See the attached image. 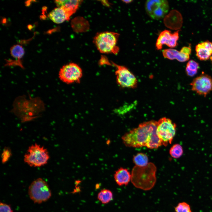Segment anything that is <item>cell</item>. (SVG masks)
Masks as SVG:
<instances>
[{
  "label": "cell",
  "instance_id": "obj_1",
  "mask_svg": "<svg viewBox=\"0 0 212 212\" xmlns=\"http://www.w3.org/2000/svg\"><path fill=\"white\" fill-rule=\"evenodd\" d=\"M157 124V121L154 120L140 123L122 136L123 143L129 147L158 148L163 145L156 133Z\"/></svg>",
  "mask_w": 212,
  "mask_h": 212
},
{
  "label": "cell",
  "instance_id": "obj_2",
  "mask_svg": "<svg viewBox=\"0 0 212 212\" xmlns=\"http://www.w3.org/2000/svg\"><path fill=\"white\" fill-rule=\"evenodd\" d=\"M157 168L152 163L144 167L135 166L133 168L131 181L136 188L144 191L152 189L156 182Z\"/></svg>",
  "mask_w": 212,
  "mask_h": 212
},
{
  "label": "cell",
  "instance_id": "obj_3",
  "mask_svg": "<svg viewBox=\"0 0 212 212\" xmlns=\"http://www.w3.org/2000/svg\"><path fill=\"white\" fill-rule=\"evenodd\" d=\"M119 34L112 32L97 34L94 39V43L99 51L102 53L117 54L119 50L117 46Z\"/></svg>",
  "mask_w": 212,
  "mask_h": 212
},
{
  "label": "cell",
  "instance_id": "obj_4",
  "mask_svg": "<svg viewBox=\"0 0 212 212\" xmlns=\"http://www.w3.org/2000/svg\"><path fill=\"white\" fill-rule=\"evenodd\" d=\"M49 158L47 149L36 143L29 147L24 160L30 167H40L46 164Z\"/></svg>",
  "mask_w": 212,
  "mask_h": 212
},
{
  "label": "cell",
  "instance_id": "obj_5",
  "mask_svg": "<svg viewBox=\"0 0 212 212\" xmlns=\"http://www.w3.org/2000/svg\"><path fill=\"white\" fill-rule=\"evenodd\" d=\"M28 193L30 199L35 203L40 204L48 200L52 196L47 183L41 178L33 181L29 185Z\"/></svg>",
  "mask_w": 212,
  "mask_h": 212
},
{
  "label": "cell",
  "instance_id": "obj_6",
  "mask_svg": "<svg viewBox=\"0 0 212 212\" xmlns=\"http://www.w3.org/2000/svg\"><path fill=\"white\" fill-rule=\"evenodd\" d=\"M176 127L175 123L168 118L162 117L157 121L156 133L164 146L171 143L175 134Z\"/></svg>",
  "mask_w": 212,
  "mask_h": 212
},
{
  "label": "cell",
  "instance_id": "obj_7",
  "mask_svg": "<svg viewBox=\"0 0 212 212\" xmlns=\"http://www.w3.org/2000/svg\"><path fill=\"white\" fill-rule=\"evenodd\" d=\"M147 14L152 19L159 20L163 19L168 13L169 6L166 0H148L145 4Z\"/></svg>",
  "mask_w": 212,
  "mask_h": 212
},
{
  "label": "cell",
  "instance_id": "obj_8",
  "mask_svg": "<svg viewBox=\"0 0 212 212\" xmlns=\"http://www.w3.org/2000/svg\"><path fill=\"white\" fill-rule=\"evenodd\" d=\"M83 74L81 68L76 63L71 62L63 66L60 69L59 77L63 82L70 84L79 83Z\"/></svg>",
  "mask_w": 212,
  "mask_h": 212
},
{
  "label": "cell",
  "instance_id": "obj_9",
  "mask_svg": "<svg viewBox=\"0 0 212 212\" xmlns=\"http://www.w3.org/2000/svg\"><path fill=\"white\" fill-rule=\"evenodd\" d=\"M112 64L116 68L115 74L116 82L119 85L122 87L132 88L137 87V79L128 68L113 62Z\"/></svg>",
  "mask_w": 212,
  "mask_h": 212
},
{
  "label": "cell",
  "instance_id": "obj_10",
  "mask_svg": "<svg viewBox=\"0 0 212 212\" xmlns=\"http://www.w3.org/2000/svg\"><path fill=\"white\" fill-rule=\"evenodd\" d=\"M190 85L192 90L205 97L212 91V77L203 73L195 78Z\"/></svg>",
  "mask_w": 212,
  "mask_h": 212
},
{
  "label": "cell",
  "instance_id": "obj_11",
  "mask_svg": "<svg viewBox=\"0 0 212 212\" xmlns=\"http://www.w3.org/2000/svg\"><path fill=\"white\" fill-rule=\"evenodd\" d=\"M179 31L172 33L169 30H165L161 32L156 42V49L161 50L163 45H166L171 48L176 47L178 44Z\"/></svg>",
  "mask_w": 212,
  "mask_h": 212
},
{
  "label": "cell",
  "instance_id": "obj_12",
  "mask_svg": "<svg viewBox=\"0 0 212 212\" xmlns=\"http://www.w3.org/2000/svg\"><path fill=\"white\" fill-rule=\"evenodd\" d=\"M191 53V47H183L180 51L173 48L164 49L162 51L163 57L170 60L176 59L180 62L188 61Z\"/></svg>",
  "mask_w": 212,
  "mask_h": 212
},
{
  "label": "cell",
  "instance_id": "obj_13",
  "mask_svg": "<svg viewBox=\"0 0 212 212\" xmlns=\"http://www.w3.org/2000/svg\"><path fill=\"white\" fill-rule=\"evenodd\" d=\"M163 22L167 28L178 30L181 27L183 19L181 14L177 10H171L163 18Z\"/></svg>",
  "mask_w": 212,
  "mask_h": 212
},
{
  "label": "cell",
  "instance_id": "obj_14",
  "mask_svg": "<svg viewBox=\"0 0 212 212\" xmlns=\"http://www.w3.org/2000/svg\"><path fill=\"white\" fill-rule=\"evenodd\" d=\"M75 12L72 9L64 7H57L49 13L48 16L54 23L61 24L69 20L71 16Z\"/></svg>",
  "mask_w": 212,
  "mask_h": 212
},
{
  "label": "cell",
  "instance_id": "obj_15",
  "mask_svg": "<svg viewBox=\"0 0 212 212\" xmlns=\"http://www.w3.org/2000/svg\"><path fill=\"white\" fill-rule=\"evenodd\" d=\"M196 55L200 60L209 59L212 55V42L206 41L198 43L196 46Z\"/></svg>",
  "mask_w": 212,
  "mask_h": 212
},
{
  "label": "cell",
  "instance_id": "obj_16",
  "mask_svg": "<svg viewBox=\"0 0 212 212\" xmlns=\"http://www.w3.org/2000/svg\"><path fill=\"white\" fill-rule=\"evenodd\" d=\"M114 178L118 185L126 186L131 180V175L127 169L120 168L115 171Z\"/></svg>",
  "mask_w": 212,
  "mask_h": 212
},
{
  "label": "cell",
  "instance_id": "obj_17",
  "mask_svg": "<svg viewBox=\"0 0 212 212\" xmlns=\"http://www.w3.org/2000/svg\"><path fill=\"white\" fill-rule=\"evenodd\" d=\"M10 52L12 56L16 59L15 61L9 64L16 65L23 68L21 59L22 58L24 53V49L19 44L13 45L10 49Z\"/></svg>",
  "mask_w": 212,
  "mask_h": 212
},
{
  "label": "cell",
  "instance_id": "obj_18",
  "mask_svg": "<svg viewBox=\"0 0 212 212\" xmlns=\"http://www.w3.org/2000/svg\"><path fill=\"white\" fill-rule=\"evenodd\" d=\"M82 1L59 0L54 1L57 7H63L76 11Z\"/></svg>",
  "mask_w": 212,
  "mask_h": 212
},
{
  "label": "cell",
  "instance_id": "obj_19",
  "mask_svg": "<svg viewBox=\"0 0 212 212\" xmlns=\"http://www.w3.org/2000/svg\"><path fill=\"white\" fill-rule=\"evenodd\" d=\"M113 193L110 190L103 189L100 191L97 195V198L102 204H107L113 199Z\"/></svg>",
  "mask_w": 212,
  "mask_h": 212
},
{
  "label": "cell",
  "instance_id": "obj_20",
  "mask_svg": "<svg viewBox=\"0 0 212 212\" xmlns=\"http://www.w3.org/2000/svg\"><path fill=\"white\" fill-rule=\"evenodd\" d=\"M199 68V64L197 62L193 60L189 61L186 68V74L190 77L194 76L197 74Z\"/></svg>",
  "mask_w": 212,
  "mask_h": 212
},
{
  "label": "cell",
  "instance_id": "obj_21",
  "mask_svg": "<svg viewBox=\"0 0 212 212\" xmlns=\"http://www.w3.org/2000/svg\"><path fill=\"white\" fill-rule=\"evenodd\" d=\"M133 161L136 166L144 167L148 163V159L147 155L144 153H139L134 155Z\"/></svg>",
  "mask_w": 212,
  "mask_h": 212
},
{
  "label": "cell",
  "instance_id": "obj_22",
  "mask_svg": "<svg viewBox=\"0 0 212 212\" xmlns=\"http://www.w3.org/2000/svg\"><path fill=\"white\" fill-rule=\"evenodd\" d=\"M183 153V148L180 144L173 145L169 150V153L173 158H177L180 157Z\"/></svg>",
  "mask_w": 212,
  "mask_h": 212
},
{
  "label": "cell",
  "instance_id": "obj_23",
  "mask_svg": "<svg viewBox=\"0 0 212 212\" xmlns=\"http://www.w3.org/2000/svg\"><path fill=\"white\" fill-rule=\"evenodd\" d=\"M175 212H192L190 205L185 202L179 203L175 207Z\"/></svg>",
  "mask_w": 212,
  "mask_h": 212
},
{
  "label": "cell",
  "instance_id": "obj_24",
  "mask_svg": "<svg viewBox=\"0 0 212 212\" xmlns=\"http://www.w3.org/2000/svg\"><path fill=\"white\" fill-rule=\"evenodd\" d=\"M12 155L11 151L9 148L5 147L1 154V162L4 164L6 163Z\"/></svg>",
  "mask_w": 212,
  "mask_h": 212
},
{
  "label": "cell",
  "instance_id": "obj_25",
  "mask_svg": "<svg viewBox=\"0 0 212 212\" xmlns=\"http://www.w3.org/2000/svg\"><path fill=\"white\" fill-rule=\"evenodd\" d=\"M10 205L0 202V212H13Z\"/></svg>",
  "mask_w": 212,
  "mask_h": 212
},
{
  "label": "cell",
  "instance_id": "obj_26",
  "mask_svg": "<svg viewBox=\"0 0 212 212\" xmlns=\"http://www.w3.org/2000/svg\"><path fill=\"white\" fill-rule=\"evenodd\" d=\"M122 1L126 4H129L131 3L133 1V0H122Z\"/></svg>",
  "mask_w": 212,
  "mask_h": 212
}]
</instances>
